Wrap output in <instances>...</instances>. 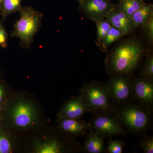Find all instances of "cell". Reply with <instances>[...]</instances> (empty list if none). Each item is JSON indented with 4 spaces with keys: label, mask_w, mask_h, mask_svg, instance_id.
Instances as JSON below:
<instances>
[{
    "label": "cell",
    "mask_w": 153,
    "mask_h": 153,
    "mask_svg": "<svg viewBox=\"0 0 153 153\" xmlns=\"http://www.w3.org/2000/svg\"><path fill=\"white\" fill-rule=\"evenodd\" d=\"M94 114L89 122L90 129L98 132L104 137L116 135L127 136L126 130L122 126L114 112Z\"/></svg>",
    "instance_id": "cell-7"
},
{
    "label": "cell",
    "mask_w": 153,
    "mask_h": 153,
    "mask_svg": "<svg viewBox=\"0 0 153 153\" xmlns=\"http://www.w3.org/2000/svg\"><path fill=\"white\" fill-rule=\"evenodd\" d=\"M3 0H0V10H1V6Z\"/></svg>",
    "instance_id": "cell-27"
},
{
    "label": "cell",
    "mask_w": 153,
    "mask_h": 153,
    "mask_svg": "<svg viewBox=\"0 0 153 153\" xmlns=\"http://www.w3.org/2000/svg\"><path fill=\"white\" fill-rule=\"evenodd\" d=\"M144 3L143 0H120L115 7L131 18Z\"/></svg>",
    "instance_id": "cell-15"
},
{
    "label": "cell",
    "mask_w": 153,
    "mask_h": 153,
    "mask_svg": "<svg viewBox=\"0 0 153 153\" xmlns=\"http://www.w3.org/2000/svg\"><path fill=\"white\" fill-rule=\"evenodd\" d=\"M143 32L145 33L148 40L153 43V17L142 26Z\"/></svg>",
    "instance_id": "cell-22"
},
{
    "label": "cell",
    "mask_w": 153,
    "mask_h": 153,
    "mask_svg": "<svg viewBox=\"0 0 153 153\" xmlns=\"http://www.w3.org/2000/svg\"><path fill=\"white\" fill-rule=\"evenodd\" d=\"M141 77H153V56L150 55L148 56L143 67L141 72Z\"/></svg>",
    "instance_id": "cell-21"
},
{
    "label": "cell",
    "mask_w": 153,
    "mask_h": 153,
    "mask_svg": "<svg viewBox=\"0 0 153 153\" xmlns=\"http://www.w3.org/2000/svg\"><path fill=\"white\" fill-rule=\"evenodd\" d=\"M2 108V106L1 104H0V115H1V111Z\"/></svg>",
    "instance_id": "cell-26"
},
{
    "label": "cell",
    "mask_w": 153,
    "mask_h": 153,
    "mask_svg": "<svg viewBox=\"0 0 153 153\" xmlns=\"http://www.w3.org/2000/svg\"><path fill=\"white\" fill-rule=\"evenodd\" d=\"M14 148V143L10 137L0 130V153H12Z\"/></svg>",
    "instance_id": "cell-18"
},
{
    "label": "cell",
    "mask_w": 153,
    "mask_h": 153,
    "mask_svg": "<svg viewBox=\"0 0 153 153\" xmlns=\"http://www.w3.org/2000/svg\"><path fill=\"white\" fill-rule=\"evenodd\" d=\"M22 0H3L0 10V13L3 20L11 14L19 11L22 8Z\"/></svg>",
    "instance_id": "cell-16"
},
{
    "label": "cell",
    "mask_w": 153,
    "mask_h": 153,
    "mask_svg": "<svg viewBox=\"0 0 153 153\" xmlns=\"http://www.w3.org/2000/svg\"><path fill=\"white\" fill-rule=\"evenodd\" d=\"M105 19L111 26L122 30L126 35L134 32L138 28L131 18L115 6L107 15Z\"/></svg>",
    "instance_id": "cell-12"
},
{
    "label": "cell",
    "mask_w": 153,
    "mask_h": 153,
    "mask_svg": "<svg viewBox=\"0 0 153 153\" xmlns=\"http://www.w3.org/2000/svg\"><path fill=\"white\" fill-rule=\"evenodd\" d=\"M95 22L97 30V44H100L106 36L108 31L112 26L105 19L99 20Z\"/></svg>",
    "instance_id": "cell-19"
},
{
    "label": "cell",
    "mask_w": 153,
    "mask_h": 153,
    "mask_svg": "<svg viewBox=\"0 0 153 153\" xmlns=\"http://www.w3.org/2000/svg\"><path fill=\"white\" fill-rule=\"evenodd\" d=\"M19 12L20 18L14 24L12 36L20 39L21 47L28 49L41 27L43 15L30 7H22Z\"/></svg>",
    "instance_id": "cell-3"
},
{
    "label": "cell",
    "mask_w": 153,
    "mask_h": 153,
    "mask_svg": "<svg viewBox=\"0 0 153 153\" xmlns=\"http://www.w3.org/2000/svg\"><path fill=\"white\" fill-rule=\"evenodd\" d=\"M76 1H78L79 3H80L82 1H83V0H76Z\"/></svg>",
    "instance_id": "cell-28"
},
{
    "label": "cell",
    "mask_w": 153,
    "mask_h": 153,
    "mask_svg": "<svg viewBox=\"0 0 153 153\" xmlns=\"http://www.w3.org/2000/svg\"><path fill=\"white\" fill-rule=\"evenodd\" d=\"M144 52L141 42L134 38L126 39L116 46L107 56L108 73L130 75L137 67Z\"/></svg>",
    "instance_id": "cell-1"
},
{
    "label": "cell",
    "mask_w": 153,
    "mask_h": 153,
    "mask_svg": "<svg viewBox=\"0 0 153 153\" xmlns=\"http://www.w3.org/2000/svg\"><path fill=\"white\" fill-rule=\"evenodd\" d=\"M57 129L64 133L74 137H84L90 129L89 123L81 118H58L57 120Z\"/></svg>",
    "instance_id": "cell-11"
},
{
    "label": "cell",
    "mask_w": 153,
    "mask_h": 153,
    "mask_svg": "<svg viewBox=\"0 0 153 153\" xmlns=\"http://www.w3.org/2000/svg\"><path fill=\"white\" fill-rule=\"evenodd\" d=\"M115 6L110 0H83L79 3L80 12L94 22L105 19Z\"/></svg>",
    "instance_id": "cell-9"
},
{
    "label": "cell",
    "mask_w": 153,
    "mask_h": 153,
    "mask_svg": "<svg viewBox=\"0 0 153 153\" xmlns=\"http://www.w3.org/2000/svg\"><path fill=\"white\" fill-rule=\"evenodd\" d=\"M7 96V92L4 87L0 84V104H1L5 100Z\"/></svg>",
    "instance_id": "cell-25"
},
{
    "label": "cell",
    "mask_w": 153,
    "mask_h": 153,
    "mask_svg": "<svg viewBox=\"0 0 153 153\" xmlns=\"http://www.w3.org/2000/svg\"><path fill=\"white\" fill-rule=\"evenodd\" d=\"M141 147L145 153H153V137H148L142 140Z\"/></svg>",
    "instance_id": "cell-23"
},
{
    "label": "cell",
    "mask_w": 153,
    "mask_h": 153,
    "mask_svg": "<svg viewBox=\"0 0 153 153\" xmlns=\"http://www.w3.org/2000/svg\"><path fill=\"white\" fill-rule=\"evenodd\" d=\"M124 143L120 140H111L108 142L107 148V152L109 153H122Z\"/></svg>",
    "instance_id": "cell-20"
},
{
    "label": "cell",
    "mask_w": 153,
    "mask_h": 153,
    "mask_svg": "<svg viewBox=\"0 0 153 153\" xmlns=\"http://www.w3.org/2000/svg\"><path fill=\"white\" fill-rule=\"evenodd\" d=\"M125 35L126 34L122 30L111 26L100 45L103 49H108L113 44L118 41Z\"/></svg>",
    "instance_id": "cell-17"
},
{
    "label": "cell",
    "mask_w": 153,
    "mask_h": 153,
    "mask_svg": "<svg viewBox=\"0 0 153 153\" xmlns=\"http://www.w3.org/2000/svg\"><path fill=\"white\" fill-rule=\"evenodd\" d=\"M9 109V118L14 128L20 130L31 129L38 123V108L32 100L25 97L14 99Z\"/></svg>",
    "instance_id": "cell-4"
},
{
    "label": "cell",
    "mask_w": 153,
    "mask_h": 153,
    "mask_svg": "<svg viewBox=\"0 0 153 153\" xmlns=\"http://www.w3.org/2000/svg\"><path fill=\"white\" fill-rule=\"evenodd\" d=\"M79 96L94 114L113 113L114 106L110 100L104 82H85L79 89Z\"/></svg>",
    "instance_id": "cell-5"
},
{
    "label": "cell",
    "mask_w": 153,
    "mask_h": 153,
    "mask_svg": "<svg viewBox=\"0 0 153 153\" xmlns=\"http://www.w3.org/2000/svg\"><path fill=\"white\" fill-rule=\"evenodd\" d=\"M119 1H120V0H119Z\"/></svg>",
    "instance_id": "cell-30"
},
{
    "label": "cell",
    "mask_w": 153,
    "mask_h": 153,
    "mask_svg": "<svg viewBox=\"0 0 153 153\" xmlns=\"http://www.w3.org/2000/svg\"><path fill=\"white\" fill-rule=\"evenodd\" d=\"M143 1H144V0H143Z\"/></svg>",
    "instance_id": "cell-29"
},
{
    "label": "cell",
    "mask_w": 153,
    "mask_h": 153,
    "mask_svg": "<svg viewBox=\"0 0 153 153\" xmlns=\"http://www.w3.org/2000/svg\"><path fill=\"white\" fill-rule=\"evenodd\" d=\"M133 97L152 113L153 110V77H141L132 80Z\"/></svg>",
    "instance_id": "cell-8"
},
{
    "label": "cell",
    "mask_w": 153,
    "mask_h": 153,
    "mask_svg": "<svg viewBox=\"0 0 153 153\" xmlns=\"http://www.w3.org/2000/svg\"><path fill=\"white\" fill-rule=\"evenodd\" d=\"M90 109L80 97H72L60 108L57 114L58 118L79 119Z\"/></svg>",
    "instance_id": "cell-10"
},
{
    "label": "cell",
    "mask_w": 153,
    "mask_h": 153,
    "mask_svg": "<svg viewBox=\"0 0 153 153\" xmlns=\"http://www.w3.org/2000/svg\"><path fill=\"white\" fill-rule=\"evenodd\" d=\"M82 146L81 152L87 153H107L104 143V137L98 132L89 130Z\"/></svg>",
    "instance_id": "cell-13"
},
{
    "label": "cell",
    "mask_w": 153,
    "mask_h": 153,
    "mask_svg": "<svg viewBox=\"0 0 153 153\" xmlns=\"http://www.w3.org/2000/svg\"><path fill=\"white\" fill-rule=\"evenodd\" d=\"M132 80L127 74L111 75L105 85L112 105L119 106L131 100Z\"/></svg>",
    "instance_id": "cell-6"
},
{
    "label": "cell",
    "mask_w": 153,
    "mask_h": 153,
    "mask_svg": "<svg viewBox=\"0 0 153 153\" xmlns=\"http://www.w3.org/2000/svg\"><path fill=\"white\" fill-rule=\"evenodd\" d=\"M8 36L2 22H0V46L5 48L7 46Z\"/></svg>",
    "instance_id": "cell-24"
},
{
    "label": "cell",
    "mask_w": 153,
    "mask_h": 153,
    "mask_svg": "<svg viewBox=\"0 0 153 153\" xmlns=\"http://www.w3.org/2000/svg\"><path fill=\"white\" fill-rule=\"evenodd\" d=\"M113 110L120 123L132 133H144L150 126L152 113L140 103L130 101L117 107H114Z\"/></svg>",
    "instance_id": "cell-2"
},
{
    "label": "cell",
    "mask_w": 153,
    "mask_h": 153,
    "mask_svg": "<svg viewBox=\"0 0 153 153\" xmlns=\"http://www.w3.org/2000/svg\"><path fill=\"white\" fill-rule=\"evenodd\" d=\"M153 17V4L144 3L132 15L131 18L135 24L139 27H142Z\"/></svg>",
    "instance_id": "cell-14"
}]
</instances>
